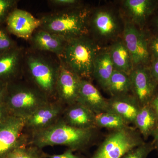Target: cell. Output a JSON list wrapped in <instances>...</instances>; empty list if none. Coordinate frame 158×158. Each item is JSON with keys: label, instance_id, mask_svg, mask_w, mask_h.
Instances as JSON below:
<instances>
[{"label": "cell", "instance_id": "1", "mask_svg": "<svg viewBox=\"0 0 158 158\" xmlns=\"http://www.w3.org/2000/svg\"><path fill=\"white\" fill-rule=\"evenodd\" d=\"M97 128L81 129L71 126L62 118L49 127L31 133L28 145L40 148L64 145L74 151H82L90 146L96 138Z\"/></svg>", "mask_w": 158, "mask_h": 158}, {"label": "cell", "instance_id": "2", "mask_svg": "<svg viewBox=\"0 0 158 158\" xmlns=\"http://www.w3.org/2000/svg\"><path fill=\"white\" fill-rule=\"evenodd\" d=\"M40 19V28L68 41L87 35L89 27L90 11L83 7H72L45 15Z\"/></svg>", "mask_w": 158, "mask_h": 158}, {"label": "cell", "instance_id": "3", "mask_svg": "<svg viewBox=\"0 0 158 158\" xmlns=\"http://www.w3.org/2000/svg\"><path fill=\"white\" fill-rule=\"evenodd\" d=\"M98 46L87 35L66 41L59 59L71 70L82 79L92 76L94 59Z\"/></svg>", "mask_w": 158, "mask_h": 158}, {"label": "cell", "instance_id": "4", "mask_svg": "<svg viewBox=\"0 0 158 158\" xmlns=\"http://www.w3.org/2000/svg\"><path fill=\"white\" fill-rule=\"evenodd\" d=\"M49 102L48 98L35 86L12 81L8 84L4 104L10 115L26 119Z\"/></svg>", "mask_w": 158, "mask_h": 158}, {"label": "cell", "instance_id": "5", "mask_svg": "<svg viewBox=\"0 0 158 158\" xmlns=\"http://www.w3.org/2000/svg\"><path fill=\"white\" fill-rule=\"evenodd\" d=\"M144 142L138 130L129 126L109 134L90 158H120Z\"/></svg>", "mask_w": 158, "mask_h": 158}, {"label": "cell", "instance_id": "6", "mask_svg": "<svg viewBox=\"0 0 158 158\" xmlns=\"http://www.w3.org/2000/svg\"><path fill=\"white\" fill-rule=\"evenodd\" d=\"M27 70L34 86L48 97L56 95V83L59 64L56 65L44 56L27 54L25 59Z\"/></svg>", "mask_w": 158, "mask_h": 158}, {"label": "cell", "instance_id": "7", "mask_svg": "<svg viewBox=\"0 0 158 158\" xmlns=\"http://www.w3.org/2000/svg\"><path fill=\"white\" fill-rule=\"evenodd\" d=\"M123 42L129 52L134 67L149 66L150 57L148 48L149 33L141 30L132 22L126 21L123 29Z\"/></svg>", "mask_w": 158, "mask_h": 158}, {"label": "cell", "instance_id": "8", "mask_svg": "<svg viewBox=\"0 0 158 158\" xmlns=\"http://www.w3.org/2000/svg\"><path fill=\"white\" fill-rule=\"evenodd\" d=\"M25 119L10 115L0 125V158H5L15 149L28 145L30 136L25 134Z\"/></svg>", "mask_w": 158, "mask_h": 158}, {"label": "cell", "instance_id": "9", "mask_svg": "<svg viewBox=\"0 0 158 158\" xmlns=\"http://www.w3.org/2000/svg\"><path fill=\"white\" fill-rule=\"evenodd\" d=\"M130 77L131 91L141 107L149 105L158 88V83L152 76L149 66L134 67Z\"/></svg>", "mask_w": 158, "mask_h": 158}, {"label": "cell", "instance_id": "10", "mask_svg": "<svg viewBox=\"0 0 158 158\" xmlns=\"http://www.w3.org/2000/svg\"><path fill=\"white\" fill-rule=\"evenodd\" d=\"M81 80L60 61L56 87L59 102L67 106L77 102Z\"/></svg>", "mask_w": 158, "mask_h": 158}, {"label": "cell", "instance_id": "11", "mask_svg": "<svg viewBox=\"0 0 158 158\" xmlns=\"http://www.w3.org/2000/svg\"><path fill=\"white\" fill-rule=\"evenodd\" d=\"M5 23L9 33L25 40H30L41 24L40 19L28 11L17 8L10 12Z\"/></svg>", "mask_w": 158, "mask_h": 158}, {"label": "cell", "instance_id": "12", "mask_svg": "<svg viewBox=\"0 0 158 158\" xmlns=\"http://www.w3.org/2000/svg\"><path fill=\"white\" fill-rule=\"evenodd\" d=\"M64 110L60 102H49L25 119V131L31 134L49 127L61 118Z\"/></svg>", "mask_w": 158, "mask_h": 158}, {"label": "cell", "instance_id": "13", "mask_svg": "<svg viewBox=\"0 0 158 158\" xmlns=\"http://www.w3.org/2000/svg\"><path fill=\"white\" fill-rule=\"evenodd\" d=\"M89 26L94 34L102 39L115 38L120 31V23L116 14L107 9H98L89 20Z\"/></svg>", "mask_w": 158, "mask_h": 158}, {"label": "cell", "instance_id": "14", "mask_svg": "<svg viewBox=\"0 0 158 158\" xmlns=\"http://www.w3.org/2000/svg\"><path fill=\"white\" fill-rule=\"evenodd\" d=\"M124 9L131 22L141 30H145L148 23L158 7V0H126Z\"/></svg>", "mask_w": 158, "mask_h": 158}, {"label": "cell", "instance_id": "15", "mask_svg": "<svg viewBox=\"0 0 158 158\" xmlns=\"http://www.w3.org/2000/svg\"><path fill=\"white\" fill-rule=\"evenodd\" d=\"M108 112L115 113L128 125L134 124L141 106L135 96L130 94L111 97L108 99Z\"/></svg>", "mask_w": 158, "mask_h": 158}, {"label": "cell", "instance_id": "16", "mask_svg": "<svg viewBox=\"0 0 158 158\" xmlns=\"http://www.w3.org/2000/svg\"><path fill=\"white\" fill-rule=\"evenodd\" d=\"M95 114L108 112V99L87 79H82L77 101Z\"/></svg>", "mask_w": 158, "mask_h": 158}, {"label": "cell", "instance_id": "17", "mask_svg": "<svg viewBox=\"0 0 158 158\" xmlns=\"http://www.w3.org/2000/svg\"><path fill=\"white\" fill-rule=\"evenodd\" d=\"M23 58L22 50L17 46L0 54V80L14 81L20 73Z\"/></svg>", "mask_w": 158, "mask_h": 158}, {"label": "cell", "instance_id": "18", "mask_svg": "<svg viewBox=\"0 0 158 158\" xmlns=\"http://www.w3.org/2000/svg\"><path fill=\"white\" fill-rule=\"evenodd\" d=\"M62 115V120L71 126L81 129L97 128L95 125L96 114L78 102L67 106Z\"/></svg>", "mask_w": 158, "mask_h": 158}, {"label": "cell", "instance_id": "19", "mask_svg": "<svg viewBox=\"0 0 158 158\" xmlns=\"http://www.w3.org/2000/svg\"><path fill=\"white\" fill-rule=\"evenodd\" d=\"M30 40L34 48L53 53L59 58L62 56L67 41L60 36L41 28L34 32Z\"/></svg>", "mask_w": 158, "mask_h": 158}, {"label": "cell", "instance_id": "20", "mask_svg": "<svg viewBox=\"0 0 158 158\" xmlns=\"http://www.w3.org/2000/svg\"><path fill=\"white\" fill-rule=\"evenodd\" d=\"M134 125L144 141L153 135L158 127V116L150 105L141 108Z\"/></svg>", "mask_w": 158, "mask_h": 158}, {"label": "cell", "instance_id": "21", "mask_svg": "<svg viewBox=\"0 0 158 158\" xmlns=\"http://www.w3.org/2000/svg\"><path fill=\"white\" fill-rule=\"evenodd\" d=\"M114 69L109 52L98 53L94 62L92 77L106 91Z\"/></svg>", "mask_w": 158, "mask_h": 158}, {"label": "cell", "instance_id": "22", "mask_svg": "<svg viewBox=\"0 0 158 158\" xmlns=\"http://www.w3.org/2000/svg\"><path fill=\"white\" fill-rule=\"evenodd\" d=\"M109 53L115 69L130 75L134 66L129 52L123 41L118 40L113 43Z\"/></svg>", "mask_w": 158, "mask_h": 158}, {"label": "cell", "instance_id": "23", "mask_svg": "<svg viewBox=\"0 0 158 158\" xmlns=\"http://www.w3.org/2000/svg\"><path fill=\"white\" fill-rule=\"evenodd\" d=\"M131 90V84L130 75L114 69L106 91L113 97L128 94Z\"/></svg>", "mask_w": 158, "mask_h": 158}, {"label": "cell", "instance_id": "24", "mask_svg": "<svg viewBox=\"0 0 158 158\" xmlns=\"http://www.w3.org/2000/svg\"><path fill=\"white\" fill-rule=\"evenodd\" d=\"M95 125L97 128H106L113 131L121 129L129 126L121 117L110 112L96 114Z\"/></svg>", "mask_w": 158, "mask_h": 158}, {"label": "cell", "instance_id": "25", "mask_svg": "<svg viewBox=\"0 0 158 158\" xmlns=\"http://www.w3.org/2000/svg\"><path fill=\"white\" fill-rule=\"evenodd\" d=\"M42 149L32 145H24L15 149L5 158H47Z\"/></svg>", "mask_w": 158, "mask_h": 158}, {"label": "cell", "instance_id": "26", "mask_svg": "<svg viewBox=\"0 0 158 158\" xmlns=\"http://www.w3.org/2000/svg\"><path fill=\"white\" fill-rule=\"evenodd\" d=\"M155 148L152 141L144 142L126 153L120 158H147Z\"/></svg>", "mask_w": 158, "mask_h": 158}, {"label": "cell", "instance_id": "27", "mask_svg": "<svg viewBox=\"0 0 158 158\" xmlns=\"http://www.w3.org/2000/svg\"><path fill=\"white\" fill-rule=\"evenodd\" d=\"M6 28L0 25V54L17 46Z\"/></svg>", "mask_w": 158, "mask_h": 158}, {"label": "cell", "instance_id": "28", "mask_svg": "<svg viewBox=\"0 0 158 158\" xmlns=\"http://www.w3.org/2000/svg\"><path fill=\"white\" fill-rule=\"evenodd\" d=\"M17 2L16 0H0V25L6 22L10 12L16 9Z\"/></svg>", "mask_w": 158, "mask_h": 158}, {"label": "cell", "instance_id": "29", "mask_svg": "<svg viewBox=\"0 0 158 158\" xmlns=\"http://www.w3.org/2000/svg\"><path fill=\"white\" fill-rule=\"evenodd\" d=\"M148 48L151 63L158 58V34H151L149 33Z\"/></svg>", "mask_w": 158, "mask_h": 158}, {"label": "cell", "instance_id": "30", "mask_svg": "<svg viewBox=\"0 0 158 158\" xmlns=\"http://www.w3.org/2000/svg\"><path fill=\"white\" fill-rule=\"evenodd\" d=\"M148 23L149 29L146 31L151 34H158V7L155 12L151 17Z\"/></svg>", "mask_w": 158, "mask_h": 158}, {"label": "cell", "instance_id": "31", "mask_svg": "<svg viewBox=\"0 0 158 158\" xmlns=\"http://www.w3.org/2000/svg\"><path fill=\"white\" fill-rule=\"evenodd\" d=\"M50 2L55 6L69 8L74 7L79 3L77 0H52Z\"/></svg>", "mask_w": 158, "mask_h": 158}, {"label": "cell", "instance_id": "32", "mask_svg": "<svg viewBox=\"0 0 158 158\" xmlns=\"http://www.w3.org/2000/svg\"><path fill=\"white\" fill-rule=\"evenodd\" d=\"M47 158H85L83 156L78 155L73 153V151L68 149L63 153L59 155H49L47 156Z\"/></svg>", "mask_w": 158, "mask_h": 158}, {"label": "cell", "instance_id": "33", "mask_svg": "<svg viewBox=\"0 0 158 158\" xmlns=\"http://www.w3.org/2000/svg\"><path fill=\"white\" fill-rule=\"evenodd\" d=\"M9 83L0 80V105L5 103L7 95Z\"/></svg>", "mask_w": 158, "mask_h": 158}, {"label": "cell", "instance_id": "34", "mask_svg": "<svg viewBox=\"0 0 158 158\" xmlns=\"http://www.w3.org/2000/svg\"><path fill=\"white\" fill-rule=\"evenodd\" d=\"M149 68L153 78L158 83V58L151 63Z\"/></svg>", "mask_w": 158, "mask_h": 158}, {"label": "cell", "instance_id": "35", "mask_svg": "<svg viewBox=\"0 0 158 158\" xmlns=\"http://www.w3.org/2000/svg\"><path fill=\"white\" fill-rule=\"evenodd\" d=\"M10 115L5 104L0 105V125L2 124Z\"/></svg>", "mask_w": 158, "mask_h": 158}, {"label": "cell", "instance_id": "36", "mask_svg": "<svg viewBox=\"0 0 158 158\" xmlns=\"http://www.w3.org/2000/svg\"><path fill=\"white\" fill-rule=\"evenodd\" d=\"M149 105L154 110L158 116V88Z\"/></svg>", "mask_w": 158, "mask_h": 158}, {"label": "cell", "instance_id": "37", "mask_svg": "<svg viewBox=\"0 0 158 158\" xmlns=\"http://www.w3.org/2000/svg\"><path fill=\"white\" fill-rule=\"evenodd\" d=\"M152 136L153 137L152 142L154 146L155 150H156L158 153V127Z\"/></svg>", "mask_w": 158, "mask_h": 158}]
</instances>
